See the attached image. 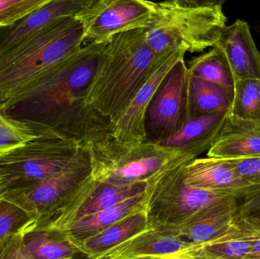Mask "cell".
Instances as JSON below:
<instances>
[{"instance_id": "cell-10", "label": "cell", "mask_w": 260, "mask_h": 259, "mask_svg": "<svg viewBox=\"0 0 260 259\" xmlns=\"http://www.w3.org/2000/svg\"><path fill=\"white\" fill-rule=\"evenodd\" d=\"M75 18L82 25L85 42L104 44L118 33L145 29L151 9L146 0H91Z\"/></svg>"}, {"instance_id": "cell-12", "label": "cell", "mask_w": 260, "mask_h": 259, "mask_svg": "<svg viewBox=\"0 0 260 259\" xmlns=\"http://www.w3.org/2000/svg\"><path fill=\"white\" fill-rule=\"evenodd\" d=\"M185 50H176L167 55L151 77L138 93L124 114L114 126V139L123 144L146 142L145 120L147 111L156 91L164 79L180 59L185 57Z\"/></svg>"}, {"instance_id": "cell-9", "label": "cell", "mask_w": 260, "mask_h": 259, "mask_svg": "<svg viewBox=\"0 0 260 259\" xmlns=\"http://www.w3.org/2000/svg\"><path fill=\"white\" fill-rule=\"evenodd\" d=\"M189 120V71L183 58L164 79L150 103L145 120L147 141L160 144Z\"/></svg>"}, {"instance_id": "cell-22", "label": "cell", "mask_w": 260, "mask_h": 259, "mask_svg": "<svg viewBox=\"0 0 260 259\" xmlns=\"http://www.w3.org/2000/svg\"><path fill=\"white\" fill-rule=\"evenodd\" d=\"M145 198L146 192L115 206L83 217L59 231H62L75 245L79 244L130 214L144 209Z\"/></svg>"}, {"instance_id": "cell-11", "label": "cell", "mask_w": 260, "mask_h": 259, "mask_svg": "<svg viewBox=\"0 0 260 259\" xmlns=\"http://www.w3.org/2000/svg\"><path fill=\"white\" fill-rule=\"evenodd\" d=\"M147 187L148 182L117 185L92 178L80 194L59 215L50 221L38 225H47L58 230L64 229L83 217L144 194Z\"/></svg>"}, {"instance_id": "cell-26", "label": "cell", "mask_w": 260, "mask_h": 259, "mask_svg": "<svg viewBox=\"0 0 260 259\" xmlns=\"http://www.w3.org/2000/svg\"><path fill=\"white\" fill-rule=\"evenodd\" d=\"M230 115L240 120L260 122V80L237 81Z\"/></svg>"}, {"instance_id": "cell-24", "label": "cell", "mask_w": 260, "mask_h": 259, "mask_svg": "<svg viewBox=\"0 0 260 259\" xmlns=\"http://www.w3.org/2000/svg\"><path fill=\"white\" fill-rule=\"evenodd\" d=\"M186 66L191 76L224 88L233 98L236 81L224 52L218 45L192 58Z\"/></svg>"}, {"instance_id": "cell-29", "label": "cell", "mask_w": 260, "mask_h": 259, "mask_svg": "<svg viewBox=\"0 0 260 259\" xmlns=\"http://www.w3.org/2000/svg\"><path fill=\"white\" fill-rule=\"evenodd\" d=\"M50 0H0V29L12 27Z\"/></svg>"}, {"instance_id": "cell-4", "label": "cell", "mask_w": 260, "mask_h": 259, "mask_svg": "<svg viewBox=\"0 0 260 259\" xmlns=\"http://www.w3.org/2000/svg\"><path fill=\"white\" fill-rule=\"evenodd\" d=\"M85 43L79 21L63 16L0 53V104L18 97Z\"/></svg>"}, {"instance_id": "cell-17", "label": "cell", "mask_w": 260, "mask_h": 259, "mask_svg": "<svg viewBox=\"0 0 260 259\" xmlns=\"http://www.w3.org/2000/svg\"><path fill=\"white\" fill-rule=\"evenodd\" d=\"M91 0H50L47 4L12 27L0 29V53L32 36L43 27L63 16H76Z\"/></svg>"}, {"instance_id": "cell-30", "label": "cell", "mask_w": 260, "mask_h": 259, "mask_svg": "<svg viewBox=\"0 0 260 259\" xmlns=\"http://www.w3.org/2000/svg\"><path fill=\"white\" fill-rule=\"evenodd\" d=\"M234 221L260 231V190L241 199Z\"/></svg>"}, {"instance_id": "cell-36", "label": "cell", "mask_w": 260, "mask_h": 259, "mask_svg": "<svg viewBox=\"0 0 260 259\" xmlns=\"http://www.w3.org/2000/svg\"><path fill=\"white\" fill-rule=\"evenodd\" d=\"M76 259H77V258H76Z\"/></svg>"}, {"instance_id": "cell-27", "label": "cell", "mask_w": 260, "mask_h": 259, "mask_svg": "<svg viewBox=\"0 0 260 259\" xmlns=\"http://www.w3.org/2000/svg\"><path fill=\"white\" fill-rule=\"evenodd\" d=\"M36 222L33 214L6 198L0 197V245L10 237L23 234Z\"/></svg>"}, {"instance_id": "cell-5", "label": "cell", "mask_w": 260, "mask_h": 259, "mask_svg": "<svg viewBox=\"0 0 260 259\" xmlns=\"http://www.w3.org/2000/svg\"><path fill=\"white\" fill-rule=\"evenodd\" d=\"M195 159L192 155H179L148 182L145 209L149 230L170 234L202 208L228 196L186 183L185 168Z\"/></svg>"}, {"instance_id": "cell-2", "label": "cell", "mask_w": 260, "mask_h": 259, "mask_svg": "<svg viewBox=\"0 0 260 259\" xmlns=\"http://www.w3.org/2000/svg\"><path fill=\"white\" fill-rule=\"evenodd\" d=\"M170 53L154 54L142 29L113 36L101 53L88 90V103L114 126Z\"/></svg>"}, {"instance_id": "cell-32", "label": "cell", "mask_w": 260, "mask_h": 259, "mask_svg": "<svg viewBox=\"0 0 260 259\" xmlns=\"http://www.w3.org/2000/svg\"><path fill=\"white\" fill-rule=\"evenodd\" d=\"M21 234L10 237L0 245V259H30L23 249Z\"/></svg>"}, {"instance_id": "cell-18", "label": "cell", "mask_w": 260, "mask_h": 259, "mask_svg": "<svg viewBox=\"0 0 260 259\" xmlns=\"http://www.w3.org/2000/svg\"><path fill=\"white\" fill-rule=\"evenodd\" d=\"M229 114L221 113L191 118L180 132L159 144L197 158L203 152H209Z\"/></svg>"}, {"instance_id": "cell-6", "label": "cell", "mask_w": 260, "mask_h": 259, "mask_svg": "<svg viewBox=\"0 0 260 259\" xmlns=\"http://www.w3.org/2000/svg\"><path fill=\"white\" fill-rule=\"evenodd\" d=\"M84 147L59 135H48L0 151V197L30 188L61 171Z\"/></svg>"}, {"instance_id": "cell-28", "label": "cell", "mask_w": 260, "mask_h": 259, "mask_svg": "<svg viewBox=\"0 0 260 259\" xmlns=\"http://www.w3.org/2000/svg\"><path fill=\"white\" fill-rule=\"evenodd\" d=\"M48 135H59L41 132L27 123L7 117L0 111V151L21 145Z\"/></svg>"}, {"instance_id": "cell-35", "label": "cell", "mask_w": 260, "mask_h": 259, "mask_svg": "<svg viewBox=\"0 0 260 259\" xmlns=\"http://www.w3.org/2000/svg\"><path fill=\"white\" fill-rule=\"evenodd\" d=\"M259 32H260V20H259Z\"/></svg>"}, {"instance_id": "cell-15", "label": "cell", "mask_w": 260, "mask_h": 259, "mask_svg": "<svg viewBox=\"0 0 260 259\" xmlns=\"http://www.w3.org/2000/svg\"><path fill=\"white\" fill-rule=\"evenodd\" d=\"M216 45L224 52L236 82L260 80V52L247 21L238 19L226 26Z\"/></svg>"}, {"instance_id": "cell-25", "label": "cell", "mask_w": 260, "mask_h": 259, "mask_svg": "<svg viewBox=\"0 0 260 259\" xmlns=\"http://www.w3.org/2000/svg\"><path fill=\"white\" fill-rule=\"evenodd\" d=\"M233 98L221 87L189 74V117L230 113Z\"/></svg>"}, {"instance_id": "cell-7", "label": "cell", "mask_w": 260, "mask_h": 259, "mask_svg": "<svg viewBox=\"0 0 260 259\" xmlns=\"http://www.w3.org/2000/svg\"><path fill=\"white\" fill-rule=\"evenodd\" d=\"M88 147L93 179L117 185L148 182L173 160L183 155L150 141L132 144L112 139Z\"/></svg>"}, {"instance_id": "cell-23", "label": "cell", "mask_w": 260, "mask_h": 259, "mask_svg": "<svg viewBox=\"0 0 260 259\" xmlns=\"http://www.w3.org/2000/svg\"><path fill=\"white\" fill-rule=\"evenodd\" d=\"M175 255L193 259H256L247 237L234 222L227 232L215 240L192 245Z\"/></svg>"}, {"instance_id": "cell-33", "label": "cell", "mask_w": 260, "mask_h": 259, "mask_svg": "<svg viewBox=\"0 0 260 259\" xmlns=\"http://www.w3.org/2000/svg\"><path fill=\"white\" fill-rule=\"evenodd\" d=\"M234 224L241 230L243 234L247 237L255 258L260 259V231L242 224L236 223L235 221Z\"/></svg>"}, {"instance_id": "cell-19", "label": "cell", "mask_w": 260, "mask_h": 259, "mask_svg": "<svg viewBox=\"0 0 260 259\" xmlns=\"http://www.w3.org/2000/svg\"><path fill=\"white\" fill-rule=\"evenodd\" d=\"M148 230V217L144 208L76 246L87 258L101 259L130 239Z\"/></svg>"}, {"instance_id": "cell-34", "label": "cell", "mask_w": 260, "mask_h": 259, "mask_svg": "<svg viewBox=\"0 0 260 259\" xmlns=\"http://www.w3.org/2000/svg\"><path fill=\"white\" fill-rule=\"evenodd\" d=\"M152 259H193L188 258V257L181 256L178 255H167V256L159 257V258H152Z\"/></svg>"}, {"instance_id": "cell-31", "label": "cell", "mask_w": 260, "mask_h": 259, "mask_svg": "<svg viewBox=\"0 0 260 259\" xmlns=\"http://www.w3.org/2000/svg\"><path fill=\"white\" fill-rule=\"evenodd\" d=\"M238 176L247 183L260 186V157L232 160Z\"/></svg>"}, {"instance_id": "cell-1", "label": "cell", "mask_w": 260, "mask_h": 259, "mask_svg": "<svg viewBox=\"0 0 260 259\" xmlns=\"http://www.w3.org/2000/svg\"><path fill=\"white\" fill-rule=\"evenodd\" d=\"M105 44L87 43L18 97L0 104V111L41 132L85 147L114 139L112 123L87 100Z\"/></svg>"}, {"instance_id": "cell-8", "label": "cell", "mask_w": 260, "mask_h": 259, "mask_svg": "<svg viewBox=\"0 0 260 259\" xmlns=\"http://www.w3.org/2000/svg\"><path fill=\"white\" fill-rule=\"evenodd\" d=\"M93 178L88 147L65 169L36 185L2 197L15 202L33 214L37 224L46 223L59 215L80 194Z\"/></svg>"}, {"instance_id": "cell-20", "label": "cell", "mask_w": 260, "mask_h": 259, "mask_svg": "<svg viewBox=\"0 0 260 259\" xmlns=\"http://www.w3.org/2000/svg\"><path fill=\"white\" fill-rule=\"evenodd\" d=\"M191 245L175 234L148 230L101 259H152L175 255Z\"/></svg>"}, {"instance_id": "cell-21", "label": "cell", "mask_w": 260, "mask_h": 259, "mask_svg": "<svg viewBox=\"0 0 260 259\" xmlns=\"http://www.w3.org/2000/svg\"><path fill=\"white\" fill-rule=\"evenodd\" d=\"M23 249L30 259H76L77 246L62 231L35 224L21 234Z\"/></svg>"}, {"instance_id": "cell-14", "label": "cell", "mask_w": 260, "mask_h": 259, "mask_svg": "<svg viewBox=\"0 0 260 259\" xmlns=\"http://www.w3.org/2000/svg\"><path fill=\"white\" fill-rule=\"evenodd\" d=\"M238 200L225 196L202 208L183 225L170 233L192 245L203 244L227 232L233 225Z\"/></svg>"}, {"instance_id": "cell-16", "label": "cell", "mask_w": 260, "mask_h": 259, "mask_svg": "<svg viewBox=\"0 0 260 259\" xmlns=\"http://www.w3.org/2000/svg\"><path fill=\"white\" fill-rule=\"evenodd\" d=\"M207 157L229 160L260 157V122L240 120L229 114Z\"/></svg>"}, {"instance_id": "cell-13", "label": "cell", "mask_w": 260, "mask_h": 259, "mask_svg": "<svg viewBox=\"0 0 260 259\" xmlns=\"http://www.w3.org/2000/svg\"><path fill=\"white\" fill-rule=\"evenodd\" d=\"M184 178L186 183L193 188L232 196L238 200L260 190V186L242 180L229 159L197 158L186 165Z\"/></svg>"}, {"instance_id": "cell-3", "label": "cell", "mask_w": 260, "mask_h": 259, "mask_svg": "<svg viewBox=\"0 0 260 259\" xmlns=\"http://www.w3.org/2000/svg\"><path fill=\"white\" fill-rule=\"evenodd\" d=\"M147 3L151 9V19L142 31L148 47L157 56L180 49L194 53L212 48L227 26L222 0Z\"/></svg>"}]
</instances>
